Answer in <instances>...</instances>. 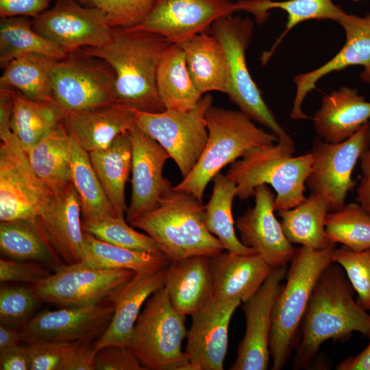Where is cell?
Wrapping results in <instances>:
<instances>
[{
    "mask_svg": "<svg viewBox=\"0 0 370 370\" xmlns=\"http://www.w3.org/2000/svg\"><path fill=\"white\" fill-rule=\"evenodd\" d=\"M94 344L77 342L71 343L61 370H95Z\"/></svg>",
    "mask_w": 370,
    "mask_h": 370,
    "instance_id": "681fc988",
    "label": "cell"
},
{
    "mask_svg": "<svg viewBox=\"0 0 370 370\" xmlns=\"http://www.w3.org/2000/svg\"><path fill=\"white\" fill-rule=\"evenodd\" d=\"M171 44L162 36L139 27L112 28L108 43L80 51L103 60L114 71L118 102L138 110H166L156 87L160 60Z\"/></svg>",
    "mask_w": 370,
    "mask_h": 370,
    "instance_id": "7a4b0ae2",
    "label": "cell"
},
{
    "mask_svg": "<svg viewBox=\"0 0 370 370\" xmlns=\"http://www.w3.org/2000/svg\"><path fill=\"white\" fill-rule=\"evenodd\" d=\"M186 315L172 306L164 286L146 301L128 347L147 369L193 370L182 350L186 336Z\"/></svg>",
    "mask_w": 370,
    "mask_h": 370,
    "instance_id": "52a82bcc",
    "label": "cell"
},
{
    "mask_svg": "<svg viewBox=\"0 0 370 370\" xmlns=\"http://www.w3.org/2000/svg\"><path fill=\"white\" fill-rule=\"evenodd\" d=\"M255 204L238 217L235 225L241 241L260 254L271 267L291 262L296 248L287 239L274 215L275 196L267 184L257 186Z\"/></svg>",
    "mask_w": 370,
    "mask_h": 370,
    "instance_id": "44dd1931",
    "label": "cell"
},
{
    "mask_svg": "<svg viewBox=\"0 0 370 370\" xmlns=\"http://www.w3.org/2000/svg\"><path fill=\"white\" fill-rule=\"evenodd\" d=\"M59 60L40 53L18 56L3 69L0 88L17 90L37 101H51V73Z\"/></svg>",
    "mask_w": 370,
    "mask_h": 370,
    "instance_id": "836d02e7",
    "label": "cell"
},
{
    "mask_svg": "<svg viewBox=\"0 0 370 370\" xmlns=\"http://www.w3.org/2000/svg\"><path fill=\"white\" fill-rule=\"evenodd\" d=\"M21 334L16 328L3 323L0 325V356L19 345Z\"/></svg>",
    "mask_w": 370,
    "mask_h": 370,
    "instance_id": "9f6ffc18",
    "label": "cell"
},
{
    "mask_svg": "<svg viewBox=\"0 0 370 370\" xmlns=\"http://www.w3.org/2000/svg\"><path fill=\"white\" fill-rule=\"evenodd\" d=\"M253 32L254 23L249 17L232 15L218 18L209 29L227 56L229 85L225 94L253 121L270 130L278 138L286 137L288 134L277 121L248 70L246 50Z\"/></svg>",
    "mask_w": 370,
    "mask_h": 370,
    "instance_id": "ba28073f",
    "label": "cell"
},
{
    "mask_svg": "<svg viewBox=\"0 0 370 370\" xmlns=\"http://www.w3.org/2000/svg\"><path fill=\"white\" fill-rule=\"evenodd\" d=\"M79 3L84 5V6H94L95 1V0H75Z\"/></svg>",
    "mask_w": 370,
    "mask_h": 370,
    "instance_id": "6f0895ef",
    "label": "cell"
},
{
    "mask_svg": "<svg viewBox=\"0 0 370 370\" xmlns=\"http://www.w3.org/2000/svg\"><path fill=\"white\" fill-rule=\"evenodd\" d=\"M239 11L253 14L258 24L266 21L269 12L280 9L287 14L285 29L271 49L260 58L262 64H266L286 34L298 24L309 20H332L338 22L345 11L332 0H239L236 1Z\"/></svg>",
    "mask_w": 370,
    "mask_h": 370,
    "instance_id": "4dcf8cb0",
    "label": "cell"
},
{
    "mask_svg": "<svg viewBox=\"0 0 370 370\" xmlns=\"http://www.w3.org/2000/svg\"><path fill=\"white\" fill-rule=\"evenodd\" d=\"M336 243L320 249L296 248L286 273V282L275 300L270 334L272 369L281 370L297 343L301 325L314 285L333 262Z\"/></svg>",
    "mask_w": 370,
    "mask_h": 370,
    "instance_id": "5b68a950",
    "label": "cell"
},
{
    "mask_svg": "<svg viewBox=\"0 0 370 370\" xmlns=\"http://www.w3.org/2000/svg\"><path fill=\"white\" fill-rule=\"evenodd\" d=\"M62 123L73 140L90 153L107 148L135 126L131 108L120 102L88 110H64Z\"/></svg>",
    "mask_w": 370,
    "mask_h": 370,
    "instance_id": "d4e9b609",
    "label": "cell"
},
{
    "mask_svg": "<svg viewBox=\"0 0 370 370\" xmlns=\"http://www.w3.org/2000/svg\"><path fill=\"white\" fill-rule=\"evenodd\" d=\"M354 290L343 268L328 265L311 294L295 347L294 369H306L328 340L346 341L354 332L370 334V314L354 299Z\"/></svg>",
    "mask_w": 370,
    "mask_h": 370,
    "instance_id": "6da1fadb",
    "label": "cell"
},
{
    "mask_svg": "<svg viewBox=\"0 0 370 370\" xmlns=\"http://www.w3.org/2000/svg\"><path fill=\"white\" fill-rule=\"evenodd\" d=\"M36 219L64 264H74L82 260L84 251L82 208L72 183L53 193L49 204Z\"/></svg>",
    "mask_w": 370,
    "mask_h": 370,
    "instance_id": "603a6c76",
    "label": "cell"
},
{
    "mask_svg": "<svg viewBox=\"0 0 370 370\" xmlns=\"http://www.w3.org/2000/svg\"><path fill=\"white\" fill-rule=\"evenodd\" d=\"M71 180L79 198L82 219L106 215L119 217L93 169L88 152L73 140L71 152Z\"/></svg>",
    "mask_w": 370,
    "mask_h": 370,
    "instance_id": "ab89813d",
    "label": "cell"
},
{
    "mask_svg": "<svg viewBox=\"0 0 370 370\" xmlns=\"http://www.w3.org/2000/svg\"><path fill=\"white\" fill-rule=\"evenodd\" d=\"M329 212L325 199L311 193L297 206L278 211L284 235L293 244L313 249L327 247L332 242L325 231V219Z\"/></svg>",
    "mask_w": 370,
    "mask_h": 370,
    "instance_id": "e575fe53",
    "label": "cell"
},
{
    "mask_svg": "<svg viewBox=\"0 0 370 370\" xmlns=\"http://www.w3.org/2000/svg\"><path fill=\"white\" fill-rule=\"evenodd\" d=\"M333 262L344 270L357 294L358 304L366 311H370V249L354 251L345 246L336 248Z\"/></svg>",
    "mask_w": 370,
    "mask_h": 370,
    "instance_id": "7bdbcfd3",
    "label": "cell"
},
{
    "mask_svg": "<svg viewBox=\"0 0 370 370\" xmlns=\"http://www.w3.org/2000/svg\"><path fill=\"white\" fill-rule=\"evenodd\" d=\"M213 297L221 300H249L274 269L255 252L236 254L223 250L210 256Z\"/></svg>",
    "mask_w": 370,
    "mask_h": 370,
    "instance_id": "cb8c5ba5",
    "label": "cell"
},
{
    "mask_svg": "<svg viewBox=\"0 0 370 370\" xmlns=\"http://www.w3.org/2000/svg\"><path fill=\"white\" fill-rule=\"evenodd\" d=\"M13 97L11 130L27 152L62 123L64 109L54 101H34L15 90H13Z\"/></svg>",
    "mask_w": 370,
    "mask_h": 370,
    "instance_id": "d590c367",
    "label": "cell"
},
{
    "mask_svg": "<svg viewBox=\"0 0 370 370\" xmlns=\"http://www.w3.org/2000/svg\"><path fill=\"white\" fill-rule=\"evenodd\" d=\"M352 1H362V0H352Z\"/></svg>",
    "mask_w": 370,
    "mask_h": 370,
    "instance_id": "680465c9",
    "label": "cell"
},
{
    "mask_svg": "<svg viewBox=\"0 0 370 370\" xmlns=\"http://www.w3.org/2000/svg\"><path fill=\"white\" fill-rule=\"evenodd\" d=\"M369 119L370 101L345 86L325 95L312 118L318 137L330 143L349 138Z\"/></svg>",
    "mask_w": 370,
    "mask_h": 370,
    "instance_id": "484cf974",
    "label": "cell"
},
{
    "mask_svg": "<svg viewBox=\"0 0 370 370\" xmlns=\"http://www.w3.org/2000/svg\"><path fill=\"white\" fill-rule=\"evenodd\" d=\"M91 164L117 215L127 210L125 188L132 170V148L130 132L119 134L103 149L88 153Z\"/></svg>",
    "mask_w": 370,
    "mask_h": 370,
    "instance_id": "f546056e",
    "label": "cell"
},
{
    "mask_svg": "<svg viewBox=\"0 0 370 370\" xmlns=\"http://www.w3.org/2000/svg\"><path fill=\"white\" fill-rule=\"evenodd\" d=\"M237 11V3L233 0H157L136 27L158 34L171 44L181 45L208 32L218 18Z\"/></svg>",
    "mask_w": 370,
    "mask_h": 370,
    "instance_id": "2e32d148",
    "label": "cell"
},
{
    "mask_svg": "<svg viewBox=\"0 0 370 370\" xmlns=\"http://www.w3.org/2000/svg\"><path fill=\"white\" fill-rule=\"evenodd\" d=\"M213 189L206 206L204 222L208 230L221 243L225 250L236 254L256 251L237 237L232 217V204L236 196V184L220 172L212 179Z\"/></svg>",
    "mask_w": 370,
    "mask_h": 370,
    "instance_id": "74e56055",
    "label": "cell"
},
{
    "mask_svg": "<svg viewBox=\"0 0 370 370\" xmlns=\"http://www.w3.org/2000/svg\"><path fill=\"white\" fill-rule=\"evenodd\" d=\"M28 53H40L56 60L68 53L51 42L33 27L32 19L26 16L1 18L0 64L3 69L13 59Z\"/></svg>",
    "mask_w": 370,
    "mask_h": 370,
    "instance_id": "f35d334b",
    "label": "cell"
},
{
    "mask_svg": "<svg viewBox=\"0 0 370 370\" xmlns=\"http://www.w3.org/2000/svg\"><path fill=\"white\" fill-rule=\"evenodd\" d=\"M51 87L54 101L66 110H94L118 102L112 67L80 50L56 62Z\"/></svg>",
    "mask_w": 370,
    "mask_h": 370,
    "instance_id": "30bf717a",
    "label": "cell"
},
{
    "mask_svg": "<svg viewBox=\"0 0 370 370\" xmlns=\"http://www.w3.org/2000/svg\"><path fill=\"white\" fill-rule=\"evenodd\" d=\"M359 160L362 176L356 189V200L370 216V145Z\"/></svg>",
    "mask_w": 370,
    "mask_h": 370,
    "instance_id": "816d5d0a",
    "label": "cell"
},
{
    "mask_svg": "<svg viewBox=\"0 0 370 370\" xmlns=\"http://www.w3.org/2000/svg\"><path fill=\"white\" fill-rule=\"evenodd\" d=\"M156 87L167 110H190L204 96L192 79L181 45L171 44L162 55L157 69Z\"/></svg>",
    "mask_w": 370,
    "mask_h": 370,
    "instance_id": "d6a6232c",
    "label": "cell"
},
{
    "mask_svg": "<svg viewBox=\"0 0 370 370\" xmlns=\"http://www.w3.org/2000/svg\"><path fill=\"white\" fill-rule=\"evenodd\" d=\"M84 232L106 243L154 254H163L154 240L130 226L124 217L106 215L82 218Z\"/></svg>",
    "mask_w": 370,
    "mask_h": 370,
    "instance_id": "b9f144b4",
    "label": "cell"
},
{
    "mask_svg": "<svg viewBox=\"0 0 370 370\" xmlns=\"http://www.w3.org/2000/svg\"><path fill=\"white\" fill-rule=\"evenodd\" d=\"M181 45L190 75L201 94L210 91L225 94L229 85L228 61L218 39L206 32Z\"/></svg>",
    "mask_w": 370,
    "mask_h": 370,
    "instance_id": "83f0119b",
    "label": "cell"
},
{
    "mask_svg": "<svg viewBox=\"0 0 370 370\" xmlns=\"http://www.w3.org/2000/svg\"><path fill=\"white\" fill-rule=\"evenodd\" d=\"M132 142V196L125 213L130 223L152 210L173 186L163 176V168L170 158L166 151L136 125L130 132Z\"/></svg>",
    "mask_w": 370,
    "mask_h": 370,
    "instance_id": "d6986e66",
    "label": "cell"
},
{
    "mask_svg": "<svg viewBox=\"0 0 370 370\" xmlns=\"http://www.w3.org/2000/svg\"><path fill=\"white\" fill-rule=\"evenodd\" d=\"M242 302L212 297L192 315L185 354L193 370H222L231 318Z\"/></svg>",
    "mask_w": 370,
    "mask_h": 370,
    "instance_id": "ac0fdd59",
    "label": "cell"
},
{
    "mask_svg": "<svg viewBox=\"0 0 370 370\" xmlns=\"http://www.w3.org/2000/svg\"><path fill=\"white\" fill-rule=\"evenodd\" d=\"M51 0H0L1 18H35L49 8Z\"/></svg>",
    "mask_w": 370,
    "mask_h": 370,
    "instance_id": "f907efd6",
    "label": "cell"
},
{
    "mask_svg": "<svg viewBox=\"0 0 370 370\" xmlns=\"http://www.w3.org/2000/svg\"><path fill=\"white\" fill-rule=\"evenodd\" d=\"M0 369H29V355L28 345H19L13 349L0 356Z\"/></svg>",
    "mask_w": 370,
    "mask_h": 370,
    "instance_id": "db71d44e",
    "label": "cell"
},
{
    "mask_svg": "<svg viewBox=\"0 0 370 370\" xmlns=\"http://www.w3.org/2000/svg\"><path fill=\"white\" fill-rule=\"evenodd\" d=\"M14 109L13 90L0 88V139L9 138L12 132L11 119Z\"/></svg>",
    "mask_w": 370,
    "mask_h": 370,
    "instance_id": "f5cc1de1",
    "label": "cell"
},
{
    "mask_svg": "<svg viewBox=\"0 0 370 370\" xmlns=\"http://www.w3.org/2000/svg\"><path fill=\"white\" fill-rule=\"evenodd\" d=\"M51 269L40 262L0 259L1 283L23 282L35 284L48 278Z\"/></svg>",
    "mask_w": 370,
    "mask_h": 370,
    "instance_id": "bcb514c9",
    "label": "cell"
},
{
    "mask_svg": "<svg viewBox=\"0 0 370 370\" xmlns=\"http://www.w3.org/2000/svg\"><path fill=\"white\" fill-rule=\"evenodd\" d=\"M329 241L354 251L370 249V216L358 203L343 205L329 212L325 219Z\"/></svg>",
    "mask_w": 370,
    "mask_h": 370,
    "instance_id": "60d3db41",
    "label": "cell"
},
{
    "mask_svg": "<svg viewBox=\"0 0 370 370\" xmlns=\"http://www.w3.org/2000/svg\"><path fill=\"white\" fill-rule=\"evenodd\" d=\"M39 300L30 286H1L0 289L1 323L16 328L29 321Z\"/></svg>",
    "mask_w": 370,
    "mask_h": 370,
    "instance_id": "ee69618b",
    "label": "cell"
},
{
    "mask_svg": "<svg viewBox=\"0 0 370 370\" xmlns=\"http://www.w3.org/2000/svg\"><path fill=\"white\" fill-rule=\"evenodd\" d=\"M171 261L164 254L134 250L103 241L84 232L83 266L99 269H129L134 272L167 267Z\"/></svg>",
    "mask_w": 370,
    "mask_h": 370,
    "instance_id": "8d00e7d4",
    "label": "cell"
},
{
    "mask_svg": "<svg viewBox=\"0 0 370 370\" xmlns=\"http://www.w3.org/2000/svg\"><path fill=\"white\" fill-rule=\"evenodd\" d=\"M95 370H147L128 347L109 345L95 355Z\"/></svg>",
    "mask_w": 370,
    "mask_h": 370,
    "instance_id": "7dc6e473",
    "label": "cell"
},
{
    "mask_svg": "<svg viewBox=\"0 0 370 370\" xmlns=\"http://www.w3.org/2000/svg\"><path fill=\"white\" fill-rule=\"evenodd\" d=\"M135 273L129 269H99L79 263L64 264L30 288L40 302L87 306L109 300Z\"/></svg>",
    "mask_w": 370,
    "mask_h": 370,
    "instance_id": "4fadbf2b",
    "label": "cell"
},
{
    "mask_svg": "<svg viewBox=\"0 0 370 370\" xmlns=\"http://www.w3.org/2000/svg\"><path fill=\"white\" fill-rule=\"evenodd\" d=\"M70 344L52 342L27 344L29 370H61Z\"/></svg>",
    "mask_w": 370,
    "mask_h": 370,
    "instance_id": "c3c4849f",
    "label": "cell"
},
{
    "mask_svg": "<svg viewBox=\"0 0 370 370\" xmlns=\"http://www.w3.org/2000/svg\"><path fill=\"white\" fill-rule=\"evenodd\" d=\"M205 210L202 201L192 193L173 187L155 208L130 225L151 236L170 261L210 256L225 249L206 228Z\"/></svg>",
    "mask_w": 370,
    "mask_h": 370,
    "instance_id": "277c9868",
    "label": "cell"
},
{
    "mask_svg": "<svg viewBox=\"0 0 370 370\" xmlns=\"http://www.w3.org/2000/svg\"><path fill=\"white\" fill-rule=\"evenodd\" d=\"M53 193L37 176L12 133L0 145V220L36 219Z\"/></svg>",
    "mask_w": 370,
    "mask_h": 370,
    "instance_id": "7c38bea8",
    "label": "cell"
},
{
    "mask_svg": "<svg viewBox=\"0 0 370 370\" xmlns=\"http://www.w3.org/2000/svg\"><path fill=\"white\" fill-rule=\"evenodd\" d=\"M206 120L208 136L204 150L190 173L173 186L192 193L201 201L208 184L221 169L251 148L278 140L276 135L258 127L241 110L212 105L206 113Z\"/></svg>",
    "mask_w": 370,
    "mask_h": 370,
    "instance_id": "8992f818",
    "label": "cell"
},
{
    "mask_svg": "<svg viewBox=\"0 0 370 370\" xmlns=\"http://www.w3.org/2000/svg\"><path fill=\"white\" fill-rule=\"evenodd\" d=\"M0 251L5 258L40 262L53 271L64 264L36 218L1 221Z\"/></svg>",
    "mask_w": 370,
    "mask_h": 370,
    "instance_id": "f1b7e54d",
    "label": "cell"
},
{
    "mask_svg": "<svg viewBox=\"0 0 370 370\" xmlns=\"http://www.w3.org/2000/svg\"><path fill=\"white\" fill-rule=\"evenodd\" d=\"M168 266L136 272L110 296L113 315L106 330L94 343L95 353L109 345L128 347L142 306L164 286Z\"/></svg>",
    "mask_w": 370,
    "mask_h": 370,
    "instance_id": "7402d4cb",
    "label": "cell"
},
{
    "mask_svg": "<svg viewBox=\"0 0 370 370\" xmlns=\"http://www.w3.org/2000/svg\"><path fill=\"white\" fill-rule=\"evenodd\" d=\"M173 307L192 315L213 297V278L208 256L171 261L164 283Z\"/></svg>",
    "mask_w": 370,
    "mask_h": 370,
    "instance_id": "4316f807",
    "label": "cell"
},
{
    "mask_svg": "<svg viewBox=\"0 0 370 370\" xmlns=\"http://www.w3.org/2000/svg\"><path fill=\"white\" fill-rule=\"evenodd\" d=\"M294 141L288 135L271 145L251 148L230 164L226 177L236 186L241 200L253 196L261 184L271 185L276 192L275 210L293 208L306 197V182L314 162L310 152L293 156Z\"/></svg>",
    "mask_w": 370,
    "mask_h": 370,
    "instance_id": "3957f363",
    "label": "cell"
},
{
    "mask_svg": "<svg viewBox=\"0 0 370 370\" xmlns=\"http://www.w3.org/2000/svg\"><path fill=\"white\" fill-rule=\"evenodd\" d=\"M287 266L274 268L258 291L246 302L243 310L245 332L237 348L230 370H266L269 368L272 312L286 276Z\"/></svg>",
    "mask_w": 370,
    "mask_h": 370,
    "instance_id": "e0dca14e",
    "label": "cell"
},
{
    "mask_svg": "<svg viewBox=\"0 0 370 370\" xmlns=\"http://www.w3.org/2000/svg\"><path fill=\"white\" fill-rule=\"evenodd\" d=\"M113 312L114 306L110 300L45 310L22 326L21 341L26 344L38 342L91 343L106 330Z\"/></svg>",
    "mask_w": 370,
    "mask_h": 370,
    "instance_id": "9a60e30c",
    "label": "cell"
},
{
    "mask_svg": "<svg viewBox=\"0 0 370 370\" xmlns=\"http://www.w3.org/2000/svg\"><path fill=\"white\" fill-rule=\"evenodd\" d=\"M369 145L370 121L341 143H326L319 137L314 139L310 151L314 162L306 185L311 193L325 199L329 212L345 204L348 192L356 186L352 178L353 170Z\"/></svg>",
    "mask_w": 370,
    "mask_h": 370,
    "instance_id": "8fae6325",
    "label": "cell"
},
{
    "mask_svg": "<svg viewBox=\"0 0 370 370\" xmlns=\"http://www.w3.org/2000/svg\"><path fill=\"white\" fill-rule=\"evenodd\" d=\"M72 140L62 123L26 152L34 171L53 193L71 183Z\"/></svg>",
    "mask_w": 370,
    "mask_h": 370,
    "instance_id": "1f68e13d",
    "label": "cell"
},
{
    "mask_svg": "<svg viewBox=\"0 0 370 370\" xmlns=\"http://www.w3.org/2000/svg\"><path fill=\"white\" fill-rule=\"evenodd\" d=\"M369 343L365 349L356 356H351L341 363L337 370H370V334L368 335Z\"/></svg>",
    "mask_w": 370,
    "mask_h": 370,
    "instance_id": "11a10c76",
    "label": "cell"
},
{
    "mask_svg": "<svg viewBox=\"0 0 370 370\" xmlns=\"http://www.w3.org/2000/svg\"><path fill=\"white\" fill-rule=\"evenodd\" d=\"M32 23L38 33L67 53L102 47L110 42L112 33L102 10L75 0H56L51 8L32 18Z\"/></svg>",
    "mask_w": 370,
    "mask_h": 370,
    "instance_id": "5bb4252c",
    "label": "cell"
},
{
    "mask_svg": "<svg viewBox=\"0 0 370 370\" xmlns=\"http://www.w3.org/2000/svg\"><path fill=\"white\" fill-rule=\"evenodd\" d=\"M157 0H95L112 28L138 26L149 15Z\"/></svg>",
    "mask_w": 370,
    "mask_h": 370,
    "instance_id": "f6af8a7d",
    "label": "cell"
},
{
    "mask_svg": "<svg viewBox=\"0 0 370 370\" xmlns=\"http://www.w3.org/2000/svg\"><path fill=\"white\" fill-rule=\"evenodd\" d=\"M211 95H204L193 108L151 113L131 108L136 125L156 140L174 160L183 177L199 160L208 132L206 113L212 105Z\"/></svg>",
    "mask_w": 370,
    "mask_h": 370,
    "instance_id": "9c48e42d",
    "label": "cell"
},
{
    "mask_svg": "<svg viewBox=\"0 0 370 370\" xmlns=\"http://www.w3.org/2000/svg\"><path fill=\"white\" fill-rule=\"evenodd\" d=\"M338 23L345 34V42L328 62L309 72L296 75L293 79L296 92L290 116L293 120L309 117L302 110L306 95L315 88L317 82L332 72L352 66H361L360 79L370 85V13L358 16L344 12Z\"/></svg>",
    "mask_w": 370,
    "mask_h": 370,
    "instance_id": "ffe728a7",
    "label": "cell"
}]
</instances>
